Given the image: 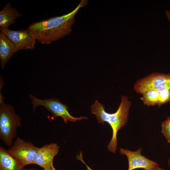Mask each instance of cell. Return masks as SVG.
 <instances>
[{
  "label": "cell",
  "instance_id": "5",
  "mask_svg": "<svg viewBox=\"0 0 170 170\" xmlns=\"http://www.w3.org/2000/svg\"><path fill=\"white\" fill-rule=\"evenodd\" d=\"M170 88V73L153 72L138 80L133 87L136 93L142 94L149 90L161 92Z\"/></svg>",
  "mask_w": 170,
  "mask_h": 170
},
{
  "label": "cell",
  "instance_id": "20",
  "mask_svg": "<svg viewBox=\"0 0 170 170\" xmlns=\"http://www.w3.org/2000/svg\"><path fill=\"white\" fill-rule=\"evenodd\" d=\"M168 164L169 167L170 168V156L169 157V158L168 161Z\"/></svg>",
  "mask_w": 170,
  "mask_h": 170
},
{
  "label": "cell",
  "instance_id": "1",
  "mask_svg": "<svg viewBox=\"0 0 170 170\" xmlns=\"http://www.w3.org/2000/svg\"><path fill=\"white\" fill-rule=\"evenodd\" d=\"M88 1L81 0L73 10L68 14L32 24L28 30L36 40L43 44H50L62 38L71 32L75 15L80 8L87 4Z\"/></svg>",
  "mask_w": 170,
  "mask_h": 170
},
{
  "label": "cell",
  "instance_id": "16",
  "mask_svg": "<svg viewBox=\"0 0 170 170\" xmlns=\"http://www.w3.org/2000/svg\"><path fill=\"white\" fill-rule=\"evenodd\" d=\"M76 158L77 160L80 161L85 165L87 167V170H93L90 168L88 165H87L84 162L83 158L82 153L81 151H80L79 154H77Z\"/></svg>",
  "mask_w": 170,
  "mask_h": 170
},
{
  "label": "cell",
  "instance_id": "11",
  "mask_svg": "<svg viewBox=\"0 0 170 170\" xmlns=\"http://www.w3.org/2000/svg\"><path fill=\"white\" fill-rule=\"evenodd\" d=\"M22 15L16 9L12 7L10 3L7 4L0 12V29L8 28L12 24H14L15 20Z\"/></svg>",
  "mask_w": 170,
  "mask_h": 170
},
{
  "label": "cell",
  "instance_id": "8",
  "mask_svg": "<svg viewBox=\"0 0 170 170\" xmlns=\"http://www.w3.org/2000/svg\"><path fill=\"white\" fill-rule=\"evenodd\" d=\"M142 148H140L136 151H132L120 148L119 150L120 154L122 155H125L128 159V170H133L139 168L149 169L154 167L159 166L157 162L142 155Z\"/></svg>",
  "mask_w": 170,
  "mask_h": 170
},
{
  "label": "cell",
  "instance_id": "9",
  "mask_svg": "<svg viewBox=\"0 0 170 170\" xmlns=\"http://www.w3.org/2000/svg\"><path fill=\"white\" fill-rule=\"evenodd\" d=\"M59 149L56 143H52L38 148L33 164L43 168L53 163V159L58 154Z\"/></svg>",
  "mask_w": 170,
  "mask_h": 170
},
{
  "label": "cell",
  "instance_id": "17",
  "mask_svg": "<svg viewBox=\"0 0 170 170\" xmlns=\"http://www.w3.org/2000/svg\"><path fill=\"white\" fill-rule=\"evenodd\" d=\"M44 170H56L54 167L53 163H52L48 166L43 168Z\"/></svg>",
  "mask_w": 170,
  "mask_h": 170
},
{
  "label": "cell",
  "instance_id": "2",
  "mask_svg": "<svg viewBox=\"0 0 170 170\" xmlns=\"http://www.w3.org/2000/svg\"><path fill=\"white\" fill-rule=\"evenodd\" d=\"M132 105L131 102L125 95L121 96V101L116 111L114 113H109L105 110L103 104L95 100L94 103L90 107L91 113L94 114L98 122L104 124L108 123L112 131V137L107 146L108 150L113 154L117 149V134L118 130L123 128L127 123L129 116V111Z\"/></svg>",
  "mask_w": 170,
  "mask_h": 170
},
{
  "label": "cell",
  "instance_id": "12",
  "mask_svg": "<svg viewBox=\"0 0 170 170\" xmlns=\"http://www.w3.org/2000/svg\"><path fill=\"white\" fill-rule=\"evenodd\" d=\"M23 167L7 150L0 146V170H23Z\"/></svg>",
  "mask_w": 170,
  "mask_h": 170
},
{
  "label": "cell",
  "instance_id": "21",
  "mask_svg": "<svg viewBox=\"0 0 170 170\" xmlns=\"http://www.w3.org/2000/svg\"><path fill=\"white\" fill-rule=\"evenodd\" d=\"M23 170H37L34 168H29V169H25Z\"/></svg>",
  "mask_w": 170,
  "mask_h": 170
},
{
  "label": "cell",
  "instance_id": "13",
  "mask_svg": "<svg viewBox=\"0 0 170 170\" xmlns=\"http://www.w3.org/2000/svg\"><path fill=\"white\" fill-rule=\"evenodd\" d=\"M140 98L144 104L147 106L157 105L159 101V92L155 90H149L142 94Z\"/></svg>",
  "mask_w": 170,
  "mask_h": 170
},
{
  "label": "cell",
  "instance_id": "6",
  "mask_svg": "<svg viewBox=\"0 0 170 170\" xmlns=\"http://www.w3.org/2000/svg\"><path fill=\"white\" fill-rule=\"evenodd\" d=\"M38 148L31 142L17 137L8 151L24 167L33 164Z\"/></svg>",
  "mask_w": 170,
  "mask_h": 170
},
{
  "label": "cell",
  "instance_id": "14",
  "mask_svg": "<svg viewBox=\"0 0 170 170\" xmlns=\"http://www.w3.org/2000/svg\"><path fill=\"white\" fill-rule=\"evenodd\" d=\"M161 127L162 133L167 143L170 144V117L162 122Z\"/></svg>",
  "mask_w": 170,
  "mask_h": 170
},
{
  "label": "cell",
  "instance_id": "4",
  "mask_svg": "<svg viewBox=\"0 0 170 170\" xmlns=\"http://www.w3.org/2000/svg\"><path fill=\"white\" fill-rule=\"evenodd\" d=\"M29 96L31 99L34 111L36 107L39 105L42 106L52 113L54 118L58 116L61 117L65 123H67L68 121L75 122L77 121L88 119L86 116H80L76 117L72 116L68 111V106L62 103L56 98L41 99L37 98L30 94H29Z\"/></svg>",
  "mask_w": 170,
  "mask_h": 170
},
{
  "label": "cell",
  "instance_id": "3",
  "mask_svg": "<svg viewBox=\"0 0 170 170\" xmlns=\"http://www.w3.org/2000/svg\"><path fill=\"white\" fill-rule=\"evenodd\" d=\"M4 97L0 93V138L7 146H11L20 126V119L14 107L4 103Z\"/></svg>",
  "mask_w": 170,
  "mask_h": 170
},
{
  "label": "cell",
  "instance_id": "7",
  "mask_svg": "<svg viewBox=\"0 0 170 170\" xmlns=\"http://www.w3.org/2000/svg\"><path fill=\"white\" fill-rule=\"evenodd\" d=\"M0 30L14 43L18 51L35 48L36 39L28 29L13 31L6 28Z\"/></svg>",
  "mask_w": 170,
  "mask_h": 170
},
{
  "label": "cell",
  "instance_id": "18",
  "mask_svg": "<svg viewBox=\"0 0 170 170\" xmlns=\"http://www.w3.org/2000/svg\"><path fill=\"white\" fill-rule=\"evenodd\" d=\"M144 170H165L164 168H161L159 166L154 167L149 169H144Z\"/></svg>",
  "mask_w": 170,
  "mask_h": 170
},
{
  "label": "cell",
  "instance_id": "10",
  "mask_svg": "<svg viewBox=\"0 0 170 170\" xmlns=\"http://www.w3.org/2000/svg\"><path fill=\"white\" fill-rule=\"evenodd\" d=\"M18 51L14 43L3 33H0V60L2 69L4 68L6 64Z\"/></svg>",
  "mask_w": 170,
  "mask_h": 170
},
{
  "label": "cell",
  "instance_id": "15",
  "mask_svg": "<svg viewBox=\"0 0 170 170\" xmlns=\"http://www.w3.org/2000/svg\"><path fill=\"white\" fill-rule=\"evenodd\" d=\"M170 102V88H166L159 92V101L157 105H161Z\"/></svg>",
  "mask_w": 170,
  "mask_h": 170
},
{
  "label": "cell",
  "instance_id": "19",
  "mask_svg": "<svg viewBox=\"0 0 170 170\" xmlns=\"http://www.w3.org/2000/svg\"><path fill=\"white\" fill-rule=\"evenodd\" d=\"M165 13L167 18L170 22V11L166 10Z\"/></svg>",
  "mask_w": 170,
  "mask_h": 170
}]
</instances>
